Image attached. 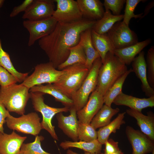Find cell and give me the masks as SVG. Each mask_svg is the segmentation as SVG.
Instances as JSON below:
<instances>
[{"instance_id": "obj_25", "label": "cell", "mask_w": 154, "mask_h": 154, "mask_svg": "<svg viewBox=\"0 0 154 154\" xmlns=\"http://www.w3.org/2000/svg\"><path fill=\"white\" fill-rule=\"evenodd\" d=\"M119 110L118 108L114 109L106 105H103L93 118L90 124L95 129L106 126L111 122L112 117Z\"/></svg>"}, {"instance_id": "obj_19", "label": "cell", "mask_w": 154, "mask_h": 154, "mask_svg": "<svg viewBox=\"0 0 154 154\" xmlns=\"http://www.w3.org/2000/svg\"><path fill=\"white\" fill-rule=\"evenodd\" d=\"M83 17L97 21L101 18L105 13L103 4L99 0H77Z\"/></svg>"}, {"instance_id": "obj_39", "label": "cell", "mask_w": 154, "mask_h": 154, "mask_svg": "<svg viewBox=\"0 0 154 154\" xmlns=\"http://www.w3.org/2000/svg\"><path fill=\"white\" fill-rule=\"evenodd\" d=\"M118 142L115 141L112 139H108L105 142L104 153L106 154H112L119 151Z\"/></svg>"}, {"instance_id": "obj_5", "label": "cell", "mask_w": 154, "mask_h": 154, "mask_svg": "<svg viewBox=\"0 0 154 154\" xmlns=\"http://www.w3.org/2000/svg\"><path fill=\"white\" fill-rule=\"evenodd\" d=\"M30 93L33 108L35 110L40 112L42 115V119L41 123L42 129L47 131L54 139L58 140L54 127L52 124V118L59 113L69 111L70 108L65 107L57 108L50 106L44 102V94L38 92H30Z\"/></svg>"}, {"instance_id": "obj_45", "label": "cell", "mask_w": 154, "mask_h": 154, "mask_svg": "<svg viewBox=\"0 0 154 154\" xmlns=\"http://www.w3.org/2000/svg\"><path fill=\"white\" fill-rule=\"evenodd\" d=\"M152 154H154V151H153V152L152 153Z\"/></svg>"}, {"instance_id": "obj_31", "label": "cell", "mask_w": 154, "mask_h": 154, "mask_svg": "<svg viewBox=\"0 0 154 154\" xmlns=\"http://www.w3.org/2000/svg\"><path fill=\"white\" fill-rule=\"evenodd\" d=\"M0 66L6 70L13 75L18 82H22L28 76V73H21L15 68L11 61L9 54L3 49L1 40L0 38Z\"/></svg>"}, {"instance_id": "obj_34", "label": "cell", "mask_w": 154, "mask_h": 154, "mask_svg": "<svg viewBox=\"0 0 154 154\" xmlns=\"http://www.w3.org/2000/svg\"><path fill=\"white\" fill-rule=\"evenodd\" d=\"M143 0H126V5L123 14V21L125 24L129 25L130 21L131 18H139L140 19L143 13L138 14H135L134 12L135 7L140 2L146 1Z\"/></svg>"}, {"instance_id": "obj_36", "label": "cell", "mask_w": 154, "mask_h": 154, "mask_svg": "<svg viewBox=\"0 0 154 154\" xmlns=\"http://www.w3.org/2000/svg\"><path fill=\"white\" fill-rule=\"evenodd\" d=\"M126 0H104L103 4L105 10L111 11L115 15H119Z\"/></svg>"}, {"instance_id": "obj_37", "label": "cell", "mask_w": 154, "mask_h": 154, "mask_svg": "<svg viewBox=\"0 0 154 154\" xmlns=\"http://www.w3.org/2000/svg\"><path fill=\"white\" fill-rule=\"evenodd\" d=\"M16 78L4 68L0 66V85L1 87L7 86L16 84Z\"/></svg>"}, {"instance_id": "obj_40", "label": "cell", "mask_w": 154, "mask_h": 154, "mask_svg": "<svg viewBox=\"0 0 154 154\" xmlns=\"http://www.w3.org/2000/svg\"><path fill=\"white\" fill-rule=\"evenodd\" d=\"M9 114V112L0 101V133L4 132L3 124Z\"/></svg>"}, {"instance_id": "obj_16", "label": "cell", "mask_w": 154, "mask_h": 154, "mask_svg": "<svg viewBox=\"0 0 154 154\" xmlns=\"http://www.w3.org/2000/svg\"><path fill=\"white\" fill-rule=\"evenodd\" d=\"M27 138L14 131L10 134L0 133V154H19L21 146Z\"/></svg>"}, {"instance_id": "obj_33", "label": "cell", "mask_w": 154, "mask_h": 154, "mask_svg": "<svg viewBox=\"0 0 154 154\" xmlns=\"http://www.w3.org/2000/svg\"><path fill=\"white\" fill-rule=\"evenodd\" d=\"M44 139L42 136H36L34 142L23 143L20 149V153L25 154H52L46 152L42 148L41 142Z\"/></svg>"}, {"instance_id": "obj_1", "label": "cell", "mask_w": 154, "mask_h": 154, "mask_svg": "<svg viewBox=\"0 0 154 154\" xmlns=\"http://www.w3.org/2000/svg\"><path fill=\"white\" fill-rule=\"evenodd\" d=\"M96 21L83 18L72 23L57 22L50 34L38 40L40 47L55 68H57L67 59L69 48L79 43L81 33L92 29Z\"/></svg>"}, {"instance_id": "obj_22", "label": "cell", "mask_w": 154, "mask_h": 154, "mask_svg": "<svg viewBox=\"0 0 154 154\" xmlns=\"http://www.w3.org/2000/svg\"><path fill=\"white\" fill-rule=\"evenodd\" d=\"M91 30L92 29H88L82 33L79 42L83 48L86 57L85 66L89 70L91 68L94 61L100 57L92 43Z\"/></svg>"}, {"instance_id": "obj_38", "label": "cell", "mask_w": 154, "mask_h": 154, "mask_svg": "<svg viewBox=\"0 0 154 154\" xmlns=\"http://www.w3.org/2000/svg\"><path fill=\"white\" fill-rule=\"evenodd\" d=\"M33 1V0H25L21 4L15 7L10 14V17H13L21 12H25Z\"/></svg>"}, {"instance_id": "obj_35", "label": "cell", "mask_w": 154, "mask_h": 154, "mask_svg": "<svg viewBox=\"0 0 154 154\" xmlns=\"http://www.w3.org/2000/svg\"><path fill=\"white\" fill-rule=\"evenodd\" d=\"M147 72V78L150 86L154 89V46H152L149 49L146 61Z\"/></svg>"}, {"instance_id": "obj_21", "label": "cell", "mask_w": 154, "mask_h": 154, "mask_svg": "<svg viewBox=\"0 0 154 154\" xmlns=\"http://www.w3.org/2000/svg\"><path fill=\"white\" fill-rule=\"evenodd\" d=\"M151 42V39L148 38L127 47L115 50L113 53L126 65H129L133 61L136 55Z\"/></svg>"}, {"instance_id": "obj_46", "label": "cell", "mask_w": 154, "mask_h": 154, "mask_svg": "<svg viewBox=\"0 0 154 154\" xmlns=\"http://www.w3.org/2000/svg\"><path fill=\"white\" fill-rule=\"evenodd\" d=\"M19 154H25L23 153H20Z\"/></svg>"}, {"instance_id": "obj_14", "label": "cell", "mask_w": 154, "mask_h": 154, "mask_svg": "<svg viewBox=\"0 0 154 154\" xmlns=\"http://www.w3.org/2000/svg\"><path fill=\"white\" fill-rule=\"evenodd\" d=\"M104 104L103 96L95 90L92 93L85 105L77 112L78 121L90 123L93 118L102 108Z\"/></svg>"}, {"instance_id": "obj_2", "label": "cell", "mask_w": 154, "mask_h": 154, "mask_svg": "<svg viewBox=\"0 0 154 154\" xmlns=\"http://www.w3.org/2000/svg\"><path fill=\"white\" fill-rule=\"evenodd\" d=\"M128 70L126 65L113 53L106 54L98 73L95 90L103 96L115 82Z\"/></svg>"}, {"instance_id": "obj_30", "label": "cell", "mask_w": 154, "mask_h": 154, "mask_svg": "<svg viewBox=\"0 0 154 154\" xmlns=\"http://www.w3.org/2000/svg\"><path fill=\"white\" fill-rule=\"evenodd\" d=\"M132 72H133L132 68L128 70L107 90L103 96L105 104L111 106L114 100L122 92L124 83L128 76Z\"/></svg>"}, {"instance_id": "obj_26", "label": "cell", "mask_w": 154, "mask_h": 154, "mask_svg": "<svg viewBox=\"0 0 154 154\" xmlns=\"http://www.w3.org/2000/svg\"><path fill=\"white\" fill-rule=\"evenodd\" d=\"M123 15H115L109 10L105 11L102 17L96 21L92 29L100 34L106 33L116 22L123 19Z\"/></svg>"}, {"instance_id": "obj_32", "label": "cell", "mask_w": 154, "mask_h": 154, "mask_svg": "<svg viewBox=\"0 0 154 154\" xmlns=\"http://www.w3.org/2000/svg\"><path fill=\"white\" fill-rule=\"evenodd\" d=\"M77 134L81 141L90 142L97 139V132L90 123L79 121Z\"/></svg>"}, {"instance_id": "obj_17", "label": "cell", "mask_w": 154, "mask_h": 154, "mask_svg": "<svg viewBox=\"0 0 154 154\" xmlns=\"http://www.w3.org/2000/svg\"><path fill=\"white\" fill-rule=\"evenodd\" d=\"M119 106H125L130 109L141 112L144 108L154 106V96L147 98H139L126 94L122 92L114 100L113 103Z\"/></svg>"}, {"instance_id": "obj_4", "label": "cell", "mask_w": 154, "mask_h": 154, "mask_svg": "<svg viewBox=\"0 0 154 154\" xmlns=\"http://www.w3.org/2000/svg\"><path fill=\"white\" fill-rule=\"evenodd\" d=\"M30 89L21 84L16 83L0 88V101L9 112L23 115L30 98Z\"/></svg>"}, {"instance_id": "obj_43", "label": "cell", "mask_w": 154, "mask_h": 154, "mask_svg": "<svg viewBox=\"0 0 154 154\" xmlns=\"http://www.w3.org/2000/svg\"><path fill=\"white\" fill-rule=\"evenodd\" d=\"M100 154H106L105 153H100ZM112 154H124L123 152H122L120 150L119 151L116 153Z\"/></svg>"}, {"instance_id": "obj_27", "label": "cell", "mask_w": 154, "mask_h": 154, "mask_svg": "<svg viewBox=\"0 0 154 154\" xmlns=\"http://www.w3.org/2000/svg\"><path fill=\"white\" fill-rule=\"evenodd\" d=\"M126 112L119 114L117 117L107 125L100 128L97 132V140L102 145L109 138L112 133H116L121 126L125 123L124 120Z\"/></svg>"}, {"instance_id": "obj_6", "label": "cell", "mask_w": 154, "mask_h": 154, "mask_svg": "<svg viewBox=\"0 0 154 154\" xmlns=\"http://www.w3.org/2000/svg\"><path fill=\"white\" fill-rule=\"evenodd\" d=\"M102 64L100 57L94 62L89 73L79 89L71 99L73 102V107L77 112L86 104L89 96L95 89L99 69Z\"/></svg>"}, {"instance_id": "obj_3", "label": "cell", "mask_w": 154, "mask_h": 154, "mask_svg": "<svg viewBox=\"0 0 154 154\" xmlns=\"http://www.w3.org/2000/svg\"><path fill=\"white\" fill-rule=\"evenodd\" d=\"M89 70L85 65L79 64L67 66L62 70L58 80L53 84L71 99L80 87Z\"/></svg>"}, {"instance_id": "obj_44", "label": "cell", "mask_w": 154, "mask_h": 154, "mask_svg": "<svg viewBox=\"0 0 154 154\" xmlns=\"http://www.w3.org/2000/svg\"><path fill=\"white\" fill-rule=\"evenodd\" d=\"M5 1L4 0H0V8L2 7Z\"/></svg>"}, {"instance_id": "obj_8", "label": "cell", "mask_w": 154, "mask_h": 154, "mask_svg": "<svg viewBox=\"0 0 154 154\" xmlns=\"http://www.w3.org/2000/svg\"><path fill=\"white\" fill-rule=\"evenodd\" d=\"M40 119L35 112L24 114L18 117H14L9 114L5 119V123L11 129L36 136L42 129Z\"/></svg>"}, {"instance_id": "obj_24", "label": "cell", "mask_w": 154, "mask_h": 154, "mask_svg": "<svg viewBox=\"0 0 154 154\" xmlns=\"http://www.w3.org/2000/svg\"><path fill=\"white\" fill-rule=\"evenodd\" d=\"M91 33L93 45L99 53L103 64L107 52H110L113 53L114 50L106 33L100 34L96 33L92 29Z\"/></svg>"}, {"instance_id": "obj_11", "label": "cell", "mask_w": 154, "mask_h": 154, "mask_svg": "<svg viewBox=\"0 0 154 154\" xmlns=\"http://www.w3.org/2000/svg\"><path fill=\"white\" fill-rule=\"evenodd\" d=\"M57 8L52 17L58 22L70 23L83 18L76 1L74 0H55Z\"/></svg>"}, {"instance_id": "obj_41", "label": "cell", "mask_w": 154, "mask_h": 154, "mask_svg": "<svg viewBox=\"0 0 154 154\" xmlns=\"http://www.w3.org/2000/svg\"><path fill=\"white\" fill-rule=\"evenodd\" d=\"M154 6V1H152L150 2L146 6L144 10V13H143V15H142L140 19H142L145 16H147L149 13L151 9Z\"/></svg>"}, {"instance_id": "obj_42", "label": "cell", "mask_w": 154, "mask_h": 154, "mask_svg": "<svg viewBox=\"0 0 154 154\" xmlns=\"http://www.w3.org/2000/svg\"><path fill=\"white\" fill-rule=\"evenodd\" d=\"M66 154H80L78 153H76L75 152H74L72 151L71 150L68 149V150L66 152ZM97 154L96 153H88V152H86L84 154Z\"/></svg>"}, {"instance_id": "obj_23", "label": "cell", "mask_w": 154, "mask_h": 154, "mask_svg": "<svg viewBox=\"0 0 154 154\" xmlns=\"http://www.w3.org/2000/svg\"><path fill=\"white\" fill-rule=\"evenodd\" d=\"M30 92H38L48 94L53 96L55 100L60 102L64 107L70 108L73 106V100L63 94L53 84L35 86L30 89Z\"/></svg>"}, {"instance_id": "obj_10", "label": "cell", "mask_w": 154, "mask_h": 154, "mask_svg": "<svg viewBox=\"0 0 154 154\" xmlns=\"http://www.w3.org/2000/svg\"><path fill=\"white\" fill-rule=\"evenodd\" d=\"M57 22L52 17L37 21H24L23 26L29 34L28 45L32 46L37 40L50 34L54 29Z\"/></svg>"}, {"instance_id": "obj_15", "label": "cell", "mask_w": 154, "mask_h": 154, "mask_svg": "<svg viewBox=\"0 0 154 154\" xmlns=\"http://www.w3.org/2000/svg\"><path fill=\"white\" fill-rule=\"evenodd\" d=\"M69 115L64 116L62 112L56 114L58 127L73 141H77V130L79 121L77 119V111L73 106L70 108Z\"/></svg>"}, {"instance_id": "obj_18", "label": "cell", "mask_w": 154, "mask_h": 154, "mask_svg": "<svg viewBox=\"0 0 154 154\" xmlns=\"http://www.w3.org/2000/svg\"><path fill=\"white\" fill-rule=\"evenodd\" d=\"M145 53L141 51L132 62L133 72L140 80L141 89L145 95L149 97L154 96V90L149 85L147 78V68L144 57Z\"/></svg>"}, {"instance_id": "obj_9", "label": "cell", "mask_w": 154, "mask_h": 154, "mask_svg": "<svg viewBox=\"0 0 154 154\" xmlns=\"http://www.w3.org/2000/svg\"><path fill=\"white\" fill-rule=\"evenodd\" d=\"M106 34L114 50L127 47L138 42L135 32L123 21L116 23Z\"/></svg>"}, {"instance_id": "obj_7", "label": "cell", "mask_w": 154, "mask_h": 154, "mask_svg": "<svg viewBox=\"0 0 154 154\" xmlns=\"http://www.w3.org/2000/svg\"><path fill=\"white\" fill-rule=\"evenodd\" d=\"M62 72L57 70L50 62L41 63L35 67L33 72L21 83L31 88L44 83L53 84L57 81Z\"/></svg>"}, {"instance_id": "obj_12", "label": "cell", "mask_w": 154, "mask_h": 154, "mask_svg": "<svg viewBox=\"0 0 154 154\" xmlns=\"http://www.w3.org/2000/svg\"><path fill=\"white\" fill-rule=\"evenodd\" d=\"M125 133L131 145V154H147L154 151V141L140 130L127 126Z\"/></svg>"}, {"instance_id": "obj_20", "label": "cell", "mask_w": 154, "mask_h": 154, "mask_svg": "<svg viewBox=\"0 0 154 154\" xmlns=\"http://www.w3.org/2000/svg\"><path fill=\"white\" fill-rule=\"evenodd\" d=\"M129 116L135 118L141 131L154 141V114L151 111L147 112V115L143 114L141 112L130 109H127L126 112Z\"/></svg>"}, {"instance_id": "obj_29", "label": "cell", "mask_w": 154, "mask_h": 154, "mask_svg": "<svg viewBox=\"0 0 154 154\" xmlns=\"http://www.w3.org/2000/svg\"><path fill=\"white\" fill-rule=\"evenodd\" d=\"M69 55L66 60L59 65L57 69L62 70L64 68L76 64L85 65L86 57L83 48L80 42L76 46L69 48Z\"/></svg>"}, {"instance_id": "obj_28", "label": "cell", "mask_w": 154, "mask_h": 154, "mask_svg": "<svg viewBox=\"0 0 154 154\" xmlns=\"http://www.w3.org/2000/svg\"><path fill=\"white\" fill-rule=\"evenodd\" d=\"M102 145L96 139L90 142L65 141L61 142L60 145L64 150L76 148L83 150L86 152L99 154L101 153Z\"/></svg>"}, {"instance_id": "obj_13", "label": "cell", "mask_w": 154, "mask_h": 154, "mask_svg": "<svg viewBox=\"0 0 154 154\" xmlns=\"http://www.w3.org/2000/svg\"><path fill=\"white\" fill-rule=\"evenodd\" d=\"M54 2L53 0H33L24 12L22 18L37 21L51 17L54 11Z\"/></svg>"}]
</instances>
